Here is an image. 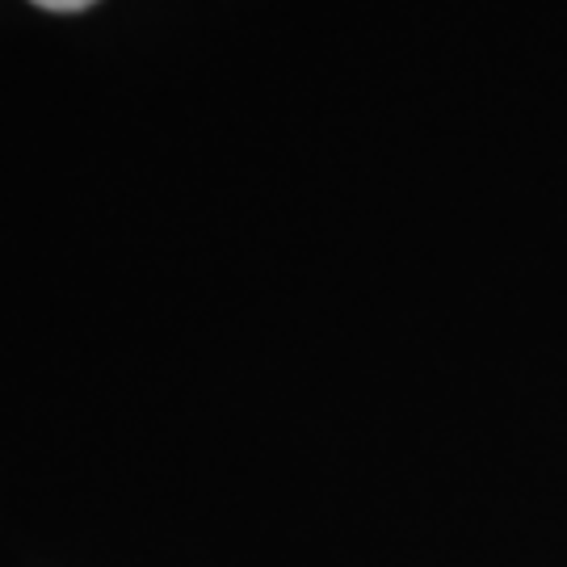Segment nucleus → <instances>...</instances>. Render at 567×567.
I'll list each match as a JSON object with an SVG mask.
<instances>
[{
    "label": "nucleus",
    "mask_w": 567,
    "mask_h": 567,
    "mask_svg": "<svg viewBox=\"0 0 567 567\" xmlns=\"http://www.w3.org/2000/svg\"><path fill=\"white\" fill-rule=\"evenodd\" d=\"M30 4H39L47 13H84V9L97 4V0H30Z\"/></svg>",
    "instance_id": "obj_1"
}]
</instances>
